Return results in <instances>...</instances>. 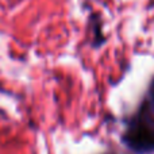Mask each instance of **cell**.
<instances>
[{"label":"cell","mask_w":154,"mask_h":154,"mask_svg":"<svg viewBox=\"0 0 154 154\" xmlns=\"http://www.w3.org/2000/svg\"><path fill=\"white\" fill-rule=\"evenodd\" d=\"M122 139L123 143L137 154L154 153V125L146 108H142L137 118L131 120Z\"/></svg>","instance_id":"obj_1"},{"label":"cell","mask_w":154,"mask_h":154,"mask_svg":"<svg viewBox=\"0 0 154 154\" xmlns=\"http://www.w3.org/2000/svg\"><path fill=\"white\" fill-rule=\"evenodd\" d=\"M149 99H150V104H152V108L154 111V79L150 84V89H149Z\"/></svg>","instance_id":"obj_2"}]
</instances>
